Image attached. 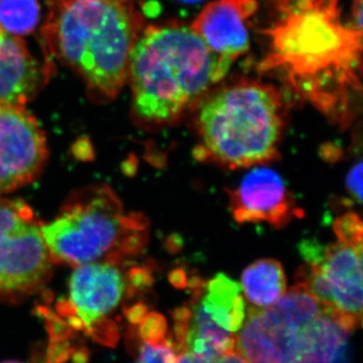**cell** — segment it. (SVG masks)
<instances>
[{"label": "cell", "mask_w": 363, "mask_h": 363, "mask_svg": "<svg viewBox=\"0 0 363 363\" xmlns=\"http://www.w3.org/2000/svg\"><path fill=\"white\" fill-rule=\"evenodd\" d=\"M260 70L274 73L332 121L346 123L362 89V28L345 25L339 0H277Z\"/></svg>", "instance_id": "cell-1"}, {"label": "cell", "mask_w": 363, "mask_h": 363, "mask_svg": "<svg viewBox=\"0 0 363 363\" xmlns=\"http://www.w3.org/2000/svg\"><path fill=\"white\" fill-rule=\"evenodd\" d=\"M191 26H149L130 52L128 79L138 121L169 124L200 104L230 68Z\"/></svg>", "instance_id": "cell-2"}, {"label": "cell", "mask_w": 363, "mask_h": 363, "mask_svg": "<svg viewBox=\"0 0 363 363\" xmlns=\"http://www.w3.org/2000/svg\"><path fill=\"white\" fill-rule=\"evenodd\" d=\"M133 0H51L43 35L49 51L109 101L128 79L130 52L143 32Z\"/></svg>", "instance_id": "cell-3"}, {"label": "cell", "mask_w": 363, "mask_h": 363, "mask_svg": "<svg viewBox=\"0 0 363 363\" xmlns=\"http://www.w3.org/2000/svg\"><path fill=\"white\" fill-rule=\"evenodd\" d=\"M198 105V160L236 169L278 159L283 102L271 86L240 81L208 93Z\"/></svg>", "instance_id": "cell-4"}, {"label": "cell", "mask_w": 363, "mask_h": 363, "mask_svg": "<svg viewBox=\"0 0 363 363\" xmlns=\"http://www.w3.org/2000/svg\"><path fill=\"white\" fill-rule=\"evenodd\" d=\"M40 231L54 264L71 267L123 262L145 247L149 225L142 215L126 213L108 186L95 185L71 195Z\"/></svg>", "instance_id": "cell-5"}, {"label": "cell", "mask_w": 363, "mask_h": 363, "mask_svg": "<svg viewBox=\"0 0 363 363\" xmlns=\"http://www.w3.org/2000/svg\"><path fill=\"white\" fill-rule=\"evenodd\" d=\"M362 242L338 238L328 245L314 241L300 245L306 264L298 271V283L350 333L362 322Z\"/></svg>", "instance_id": "cell-6"}, {"label": "cell", "mask_w": 363, "mask_h": 363, "mask_svg": "<svg viewBox=\"0 0 363 363\" xmlns=\"http://www.w3.org/2000/svg\"><path fill=\"white\" fill-rule=\"evenodd\" d=\"M54 264L32 208L21 200L0 199V303L37 293Z\"/></svg>", "instance_id": "cell-7"}, {"label": "cell", "mask_w": 363, "mask_h": 363, "mask_svg": "<svg viewBox=\"0 0 363 363\" xmlns=\"http://www.w3.org/2000/svg\"><path fill=\"white\" fill-rule=\"evenodd\" d=\"M121 262L106 260L75 267L65 302V315L74 327L88 332L94 330L121 305L125 294L130 292L133 285L130 283L140 286L149 283L150 274L142 269H135V274L128 278Z\"/></svg>", "instance_id": "cell-8"}, {"label": "cell", "mask_w": 363, "mask_h": 363, "mask_svg": "<svg viewBox=\"0 0 363 363\" xmlns=\"http://www.w3.org/2000/svg\"><path fill=\"white\" fill-rule=\"evenodd\" d=\"M47 138L21 104H0V195L32 183L44 169Z\"/></svg>", "instance_id": "cell-9"}, {"label": "cell", "mask_w": 363, "mask_h": 363, "mask_svg": "<svg viewBox=\"0 0 363 363\" xmlns=\"http://www.w3.org/2000/svg\"><path fill=\"white\" fill-rule=\"evenodd\" d=\"M227 191L234 220L240 224L264 222L281 228L303 215L284 179L266 167L248 172L238 187Z\"/></svg>", "instance_id": "cell-10"}, {"label": "cell", "mask_w": 363, "mask_h": 363, "mask_svg": "<svg viewBox=\"0 0 363 363\" xmlns=\"http://www.w3.org/2000/svg\"><path fill=\"white\" fill-rule=\"evenodd\" d=\"M257 9V0H213L191 28L215 54L234 62L250 49L248 20Z\"/></svg>", "instance_id": "cell-11"}, {"label": "cell", "mask_w": 363, "mask_h": 363, "mask_svg": "<svg viewBox=\"0 0 363 363\" xmlns=\"http://www.w3.org/2000/svg\"><path fill=\"white\" fill-rule=\"evenodd\" d=\"M302 327L286 324L267 308H247L245 323L236 335L235 351L250 363H296Z\"/></svg>", "instance_id": "cell-12"}, {"label": "cell", "mask_w": 363, "mask_h": 363, "mask_svg": "<svg viewBox=\"0 0 363 363\" xmlns=\"http://www.w3.org/2000/svg\"><path fill=\"white\" fill-rule=\"evenodd\" d=\"M43 75L23 39L0 26V104L30 101L40 88Z\"/></svg>", "instance_id": "cell-13"}, {"label": "cell", "mask_w": 363, "mask_h": 363, "mask_svg": "<svg viewBox=\"0 0 363 363\" xmlns=\"http://www.w3.org/2000/svg\"><path fill=\"white\" fill-rule=\"evenodd\" d=\"M350 334L325 309L298 331L296 363H347Z\"/></svg>", "instance_id": "cell-14"}, {"label": "cell", "mask_w": 363, "mask_h": 363, "mask_svg": "<svg viewBox=\"0 0 363 363\" xmlns=\"http://www.w3.org/2000/svg\"><path fill=\"white\" fill-rule=\"evenodd\" d=\"M193 297L221 328L238 334L247 318V304L240 284L218 274L203 281L194 279Z\"/></svg>", "instance_id": "cell-15"}, {"label": "cell", "mask_w": 363, "mask_h": 363, "mask_svg": "<svg viewBox=\"0 0 363 363\" xmlns=\"http://www.w3.org/2000/svg\"><path fill=\"white\" fill-rule=\"evenodd\" d=\"M240 286L252 307L264 309L286 292L285 272L278 260H257L243 271Z\"/></svg>", "instance_id": "cell-16"}, {"label": "cell", "mask_w": 363, "mask_h": 363, "mask_svg": "<svg viewBox=\"0 0 363 363\" xmlns=\"http://www.w3.org/2000/svg\"><path fill=\"white\" fill-rule=\"evenodd\" d=\"M38 0H0V26L11 35H28L39 25Z\"/></svg>", "instance_id": "cell-17"}, {"label": "cell", "mask_w": 363, "mask_h": 363, "mask_svg": "<svg viewBox=\"0 0 363 363\" xmlns=\"http://www.w3.org/2000/svg\"><path fill=\"white\" fill-rule=\"evenodd\" d=\"M135 363H176L178 353L173 339L142 338Z\"/></svg>", "instance_id": "cell-18"}, {"label": "cell", "mask_w": 363, "mask_h": 363, "mask_svg": "<svg viewBox=\"0 0 363 363\" xmlns=\"http://www.w3.org/2000/svg\"><path fill=\"white\" fill-rule=\"evenodd\" d=\"M346 186L348 193L353 198L355 202L362 201V162L359 161L355 164L346 177Z\"/></svg>", "instance_id": "cell-19"}, {"label": "cell", "mask_w": 363, "mask_h": 363, "mask_svg": "<svg viewBox=\"0 0 363 363\" xmlns=\"http://www.w3.org/2000/svg\"><path fill=\"white\" fill-rule=\"evenodd\" d=\"M216 360L212 358L205 357V355L198 354L192 351H184L179 353L177 357L176 363H216Z\"/></svg>", "instance_id": "cell-20"}, {"label": "cell", "mask_w": 363, "mask_h": 363, "mask_svg": "<svg viewBox=\"0 0 363 363\" xmlns=\"http://www.w3.org/2000/svg\"><path fill=\"white\" fill-rule=\"evenodd\" d=\"M216 363H250L245 357H241L240 353L233 351V352L228 353V354L223 355L219 358Z\"/></svg>", "instance_id": "cell-21"}, {"label": "cell", "mask_w": 363, "mask_h": 363, "mask_svg": "<svg viewBox=\"0 0 363 363\" xmlns=\"http://www.w3.org/2000/svg\"><path fill=\"white\" fill-rule=\"evenodd\" d=\"M0 363H23V362H18V360H6V362H0Z\"/></svg>", "instance_id": "cell-22"}, {"label": "cell", "mask_w": 363, "mask_h": 363, "mask_svg": "<svg viewBox=\"0 0 363 363\" xmlns=\"http://www.w3.org/2000/svg\"><path fill=\"white\" fill-rule=\"evenodd\" d=\"M181 1H185V2H198V1H200V0H181Z\"/></svg>", "instance_id": "cell-23"}]
</instances>
